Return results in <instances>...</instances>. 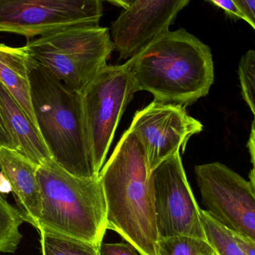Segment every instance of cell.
I'll return each mask as SVG.
<instances>
[{
	"label": "cell",
	"mask_w": 255,
	"mask_h": 255,
	"mask_svg": "<svg viewBox=\"0 0 255 255\" xmlns=\"http://www.w3.org/2000/svg\"><path fill=\"white\" fill-rule=\"evenodd\" d=\"M200 217L205 239L215 255H246L233 231L217 221L206 210L200 208Z\"/></svg>",
	"instance_id": "cell-16"
},
{
	"label": "cell",
	"mask_w": 255,
	"mask_h": 255,
	"mask_svg": "<svg viewBox=\"0 0 255 255\" xmlns=\"http://www.w3.org/2000/svg\"><path fill=\"white\" fill-rule=\"evenodd\" d=\"M126 64L136 92L148 91L162 103L190 106L214 82L211 49L184 28L159 34Z\"/></svg>",
	"instance_id": "cell-1"
},
{
	"label": "cell",
	"mask_w": 255,
	"mask_h": 255,
	"mask_svg": "<svg viewBox=\"0 0 255 255\" xmlns=\"http://www.w3.org/2000/svg\"><path fill=\"white\" fill-rule=\"evenodd\" d=\"M102 1H108V2L114 4V5L122 7L123 9L127 8L130 5L128 0H102Z\"/></svg>",
	"instance_id": "cell-27"
},
{
	"label": "cell",
	"mask_w": 255,
	"mask_h": 255,
	"mask_svg": "<svg viewBox=\"0 0 255 255\" xmlns=\"http://www.w3.org/2000/svg\"><path fill=\"white\" fill-rule=\"evenodd\" d=\"M129 129L140 140L151 172L180 150L184 151L189 139L202 131L203 125L184 106L154 100L135 114Z\"/></svg>",
	"instance_id": "cell-10"
},
{
	"label": "cell",
	"mask_w": 255,
	"mask_h": 255,
	"mask_svg": "<svg viewBox=\"0 0 255 255\" xmlns=\"http://www.w3.org/2000/svg\"><path fill=\"white\" fill-rule=\"evenodd\" d=\"M248 19V24L255 29V0H235Z\"/></svg>",
	"instance_id": "cell-22"
},
{
	"label": "cell",
	"mask_w": 255,
	"mask_h": 255,
	"mask_svg": "<svg viewBox=\"0 0 255 255\" xmlns=\"http://www.w3.org/2000/svg\"><path fill=\"white\" fill-rule=\"evenodd\" d=\"M24 223L17 208L0 194V253H13L17 250L22 235L19 228Z\"/></svg>",
	"instance_id": "cell-17"
},
{
	"label": "cell",
	"mask_w": 255,
	"mask_h": 255,
	"mask_svg": "<svg viewBox=\"0 0 255 255\" xmlns=\"http://www.w3.org/2000/svg\"><path fill=\"white\" fill-rule=\"evenodd\" d=\"M31 61L25 46L11 47L0 43V82L38 130L31 103Z\"/></svg>",
	"instance_id": "cell-14"
},
{
	"label": "cell",
	"mask_w": 255,
	"mask_h": 255,
	"mask_svg": "<svg viewBox=\"0 0 255 255\" xmlns=\"http://www.w3.org/2000/svg\"><path fill=\"white\" fill-rule=\"evenodd\" d=\"M128 1H129V4H131L132 3H133V1H136V0H128ZM129 6H130V5H129Z\"/></svg>",
	"instance_id": "cell-28"
},
{
	"label": "cell",
	"mask_w": 255,
	"mask_h": 255,
	"mask_svg": "<svg viewBox=\"0 0 255 255\" xmlns=\"http://www.w3.org/2000/svg\"><path fill=\"white\" fill-rule=\"evenodd\" d=\"M240 81L242 89L243 98L250 107V110L255 115V51H247L239 64Z\"/></svg>",
	"instance_id": "cell-19"
},
{
	"label": "cell",
	"mask_w": 255,
	"mask_h": 255,
	"mask_svg": "<svg viewBox=\"0 0 255 255\" xmlns=\"http://www.w3.org/2000/svg\"><path fill=\"white\" fill-rule=\"evenodd\" d=\"M41 210L38 227L100 247L107 229L106 203L98 176L73 175L53 159L37 166Z\"/></svg>",
	"instance_id": "cell-3"
},
{
	"label": "cell",
	"mask_w": 255,
	"mask_h": 255,
	"mask_svg": "<svg viewBox=\"0 0 255 255\" xmlns=\"http://www.w3.org/2000/svg\"><path fill=\"white\" fill-rule=\"evenodd\" d=\"M0 109L13 138L15 150L37 166L52 158L40 132L1 82Z\"/></svg>",
	"instance_id": "cell-13"
},
{
	"label": "cell",
	"mask_w": 255,
	"mask_h": 255,
	"mask_svg": "<svg viewBox=\"0 0 255 255\" xmlns=\"http://www.w3.org/2000/svg\"><path fill=\"white\" fill-rule=\"evenodd\" d=\"M101 255H141L127 243H112L103 244L102 243L100 248Z\"/></svg>",
	"instance_id": "cell-21"
},
{
	"label": "cell",
	"mask_w": 255,
	"mask_h": 255,
	"mask_svg": "<svg viewBox=\"0 0 255 255\" xmlns=\"http://www.w3.org/2000/svg\"><path fill=\"white\" fill-rule=\"evenodd\" d=\"M25 49L70 91L81 93L115 50L110 31L94 24L73 25L28 40Z\"/></svg>",
	"instance_id": "cell-5"
},
{
	"label": "cell",
	"mask_w": 255,
	"mask_h": 255,
	"mask_svg": "<svg viewBox=\"0 0 255 255\" xmlns=\"http://www.w3.org/2000/svg\"><path fill=\"white\" fill-rule=\"evenodd\" d=\"M102 0H0V31L26 37L83 24L97 25Z\"/></svg>",
	"instance_id": "cell-8"
},
{
	"label": "cell",
	"mask_w": 255,
	"mask_h": 255,
	"mask_svg": "<svg viewBox=\"0 0 255 255\" xmlns=\"http://www.w3.org/2000/svg\"><path fill=\"white\" fill-rule=\"evenodd\" d=\"M41 255H101L100 247L40 228Z\"/></svg>",
	"instance_id": "cell-15"
},
{
	"label": "cell",
	"mask_w": 255,
	"mask_h": 255,
	"mask_svg": "<svg viewBox=\"0 0 255 255\" xmlns=\"http://www.w3.org/2000/svg\"><path fill=\"white\" fill-rule=\"evenodd\" d=\"M0 146L7 147L14 149V143L11 134L6 126L0 109Z\"/></svg>",
	"instance_id": "cell-24"
},
{
	"label": "cell",
	"mask_w": 255,
	"mask_h": 255,
	"mask_svg": "<svg viewBox=\"0 0 255 255\" xmlns=\"http://www.w3.org/2000/svg\"><path fill=\"white\" fill-rule=\"evenodd\" d=\"M134 81L127 64L106 65L80 94L82 119L91 167L98 176L120 120L133 94Z\"/></svg>",
	"instance_id": "cell-6"
},
{
	"label": "cell",
	"mask_w": 255,
	"mask_h": 255,
	"mask_svg": "<svg viewBox=\"0 0 255 255\" xmlns=\"http://www.w3.org/2000/svg\"><path fill=\"white\" fill-rule=\"evenodd\" d=\"M206 211L233 232L255 240V184L219 162L195 167Z\"/></svg>",
	"instance_id": "cell-9"
},
{
	"label": "cell",
	"mask_w": 255,
	"mask_h": 255,
	"mask_svg": "<svg viewBox=\"0 0 255 255\" xmlns=\"http://www.w3.org/2000/svg\"><path fill=\"white\" fill-rule=\"evenodd\" d=\"M214 5L223 10L226 15L234 20H244L248 23V19L235 0H207Z\"/></svg>",
	"instance_id": "cell-20"
},
{
	"label": "cell",
	"mask_w": 255,
	"mask_h": 255,
	"mask_svg": "<svg viewBox=\"0 0 255 255\" xmlns=\"http://www.w3.org/2000/svg\"><path fill=\"white\" fill-rule=\"evenodd\" d=\"M150 174L143 146L128 128L98 175L106 199L107 229L141 255H157L160 240Z\"/></svg>",
	"instance_id": "cell-2"
},
{
	"label": "cell",
	"mask_w": 255,
	"mask_h": 255,
	"mask_svg": "<svg viewBox=\"0 0 255 255\" xmlns=\"http://www.w3.org/2000/svg\"><path fill=\"white\" fill-rule=\"evenodd\" d=\"M157 255H215L207 241L190 237L160 238Z\"/></svg>",
	"instance_id": "cell-18"
},
{
	"label": "cell",
	"mask_w": 255,
	"mask_h": 255,
	"mask_svg": "<svg viewBox=\"0 0 255 255\" xmlns=\"http://www.w3.org/2000/svg\"><path fill=\"white\" fill-rule=\"evenodd\" d=\"M29 79L37 128L52 158L73 175L95 176L85 136L80 94L70 91L32 58Z\"/></svg>",
	"instance_id": "cell-4"
},
{
	"label": "cell",
	"mask_w": 255,
	"mask_h": 255,
	"mask_svg": "<svg viewBox=\"0 0 255 255\" xmlns=\"http://www.w3.org/2000/svg\"><path fill=\"white\" fill-rule=\"evenodd\" d=\"M11 192L10 182L4 174L0 171V194H8Z\"/></svg>",
	"instance_id": "cell-25"
},
{
	"label": "cell",
	"mask_w": 255,
	"mask_h": 255,
	"mask_svg": "<svg viewBox=\"0 0 255 255\" xmlns=\"http://www.w3.org/2000/svg\"><path fill=\"white\" fill-rule=\"evenodd\" d=\"M249 149L251 154L252 163L255 166V121H253L252 125L251 134L250 136V140L248 142Z\"/></svg>",
	"instance_id": "cell-26"
},
{
	"label": "cell",
	"mask_w": 255,
	"mask_h": 255,
	"mask_svg": "<svg viewBox=\"0 0 255 255\" xmlns=\"http://www.w3.org/2000/svg\"><path fill=\"white\" fill-rule=\"evenodd\" d=\"M159 238L205 240L200 208L187 181L180 152L162 162L149 176Z\"/></svg>",
	"instance_id": "cell-7"
},
{
	"label": "cell",
	"mask_w": 255,
	"mask_h": 255,
	"mask_svg": "<svg viewBox=\"0 0 255 255\" xmlns=\"http://www.w3.org/2000/svg\"><path fill=\"white\" fill-rule=\"evenodd\" d=\"M37 166L16 150L0 146V171L10 182L17 210L24 222L36 229L41 210Z\"/></svg>",
	"instance_id": "cell-12"
},
{
	"label": "cell",
	"mask_w": 255,
	"mask_h": 255,
	"mask_svg": "<svg viewBox=\"0 0 255 255\" xmlns=\"http://www.w3.org/2000/svg\"><path fill=\"white\" fill-rule=\"evenodd\" d=\"M235 239L246 255H255V240L234 232Z\"/></svg>",
	"instance_id": "cell-23"
},
{
	"label": "cell",
	"mask_w": 255,
	"mask_h": 255,
	"mask_svg": "<svg viewBox=\"0 0 255 255\" xmlns=\"http://www.w3.org/2000/svg\"><path fill=\"white\" fill-rule=\"evenodd\" d=\"M190 0H136L112 22L110 36L120 59H128L169 31Z\"/></svg>",
	"instance_id": "cell-11"
}]
</instances>
